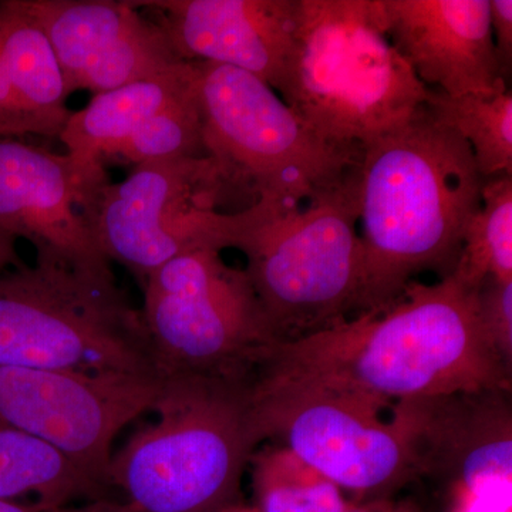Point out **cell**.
<instances>
[{"instance_id":"obj_1","label":"cell","mask_w":512,"mask_h":512,"mask_svg":"<svg viewBox=\"0 0 512 512\" xmlns=\"http://www.w3.org/2000/svg\"><path fill=\"white\" fill-rule=\"evenodd\" d=\"M258 375L306 380L390 407L454 393L511 390V369L481 325L477 289L453 275L434 284L412 281L383 311L279 343Z\"/></svg>"},{"instance_id":"obj_2","label":"cell","mask_w":512,"mask_h":512,"mask_svg":"<svg viewBox=\"0 0 512 512\" xmlns=\"http://www.w3.org/2000/svg\"><path fill=\"white\" fill-rule=\"evenodd\" d=\"M483 184L467 141L427 106L363 147L359 315L389 308L423 272L453 274Z\"/></svg>"},{"instance_id":"obj_3","label":"cell","mask_w":512,"mask_h":512,"mask_svg":"<svg viewBox=\"0 0 512 512\" xmlns=\"http://www.w3.org/2000/svg\"><path fill=\"white\" fill-rule=\"evenodd\" d=\"M153 412L111 457L109 485L130 512H222L261 443L252 382L167 376Z\"/></svg>"},{"instance_id":"obj_4","label":"cell","mask_w":512,"mask_h":512,"mask_svg":"<svg viewBox=\"0 0 512 512\" xmlns=\"http://www.w3.org/2000/svg\"><path fill=\"white\" fill-rule=\"evenodd\" d=\"M0 367L163 377L110 262L49 248L0 274Z\"/></svg>"},{"instance_id":"obj_5","label":"cell","mask_w":512,"mask_h":512,"mask_svg":"<svg viewBox=\"0 0 512 512\" xmlns=\"http://www.w3.org/2000/svg\"><path fill=\"white\" fill-rule=\"evenodd\" d=\"M429 92L390 42L380 0H299L281 97L320 137L363 148L406 123Z\"/></svg>"},{"instance_id":"obj_6","label":"cell","mask_w":512,"mask_h":512,"mask_svg":"<svg viewBox=\"0 0 512 512\" xmlns=\"http://www.w3.org/2000/svg\"><path fill=\"white\" fill-rule=\"evenodd\" d=\"M192 63L205 151L234 191L278 212L295 210L359 170L363 148L320 137L262 80L225 64Z\"/></svg>"},{"instance_id":"obj_7","label":"cell","mask_w":512,"mask_h":512,"mask_svg":"<svg viewBox=\"0 0 512 512\" xmlns=\"http://www.w3.org/2000/svg\"><path fill=\"white\" fill-rule=\"evenodd\" d=\"M360 167V165H359ZM359 170L295 210L265 202L235 248L281 343L338 325L357 311L363 279Z\"/></svg>"},{"instance_id":"obj_8","label":"cell","mask_w":512,"mask_h":512,"mask_svg":"<svg viewBox=\"0 0 512 512\" xmlns=\"http://www.w3.org/2000/svg\"><path fill=\"white\" fill-rule=\"evenodd\" d=\"M158 372L254 382L281 343L245 268L217 249L171 259L141 285Z\"/></svg>"},{"instance_id":"obj_9","label":"cell","mask_w":512,"mask_h":512,"mask_svg":"<svg viewBox=\"0 0 512 512\" xmlns=\"http://www.w3.org/2000/svg\"><path fill=\"white\" fill-rule=\"evenodd\" d=\"M231 192L227 174L208 154L136 165L101 192L94 225L101 252L143 285L177 256L235 248L259 205L221 211Z\"/></svg>"},{"instance_id":"obj_10","label":"cell","mask_w":512,"mask_h":512,"mask_svg":"<svg viewBox=\"0 0 512 512\" xmlns=\"http://www.w3.org/2000/svg\"><path fill=\"white\" fill-rule=\"evenodd\" d=\"M252 406L262 441L275 440L303 463L369 503L416 480L402 417L384 404L291 377L258 375Z\"/></svg>"},{"instance_id":"obj_11","label":"cell","mask_w":512,"mask_h":512,"mask_svg":"<svg viewBox=\"0 0 512 512\" xmlns=\"http://www.w3.org/2000/svg\"><path fill=\"white\" fill-rule=\"evenodd\" d=\"M164 377L0 367V420L45 441L103 490L117 434L156 406Z\"/></svg>"},{"instance_id":"obj_12","label":"cell","mask_w":512,"mask_h":512,"mask_svg":"<svg viewBox=\"0 0 512 512\" xmlns=\"http://www.w3.org/2000/svg\"><path fill=\"white\" fill-rule=\"evenodd\" d=\"M45 29L67 92H111L153 79L177 64L167 30L128 0H23Z\"/></svg>"},{"instance_id":"obj_13","label":"cell","mask_w":512,"mask_h":512,"mask_svg":"<svg viewBox=\"0 0 512 512\" xmlns=\"http://www.w3.org/2000/svg\"><path fill=\"white\" fill-rule=\"evenodd\" d=\"M110 183L103 164L0 138V227L35 249L110 262L94 229L101 192Z\"/></svg>"},{"instance_id":"obj_14","label":"cell","mask_w":512,"mask_h":512,"mask_svg":"<svg viewBox=\"0 0 512 512\" xmlns=\"http://www.w3.org/2000/svg\"><path fill=\"white\" fill-rule=\"evenodd\" d=\"M511 390H480L393 404L417 478L446 485L448 500L512 491Z\"/></svg>"},{"instance_id":"obj_15","label":"cell","mask_w":512,"mask_h":512,"mask_svg":"<svg viewBox=\"0 0 512 512\" xmlns=\"http://www.w3.org/2000/svg\"><path fill=\"white\" fill-rule=\"evenodd\" d=\"M178 55L225 64L255 76L281 96L295 56L299 0H146Z\"/></svg>"},{"instance_id":"obj_16","label":"cell","mask_w":512,"mask_h":512,"mask_svg":"<svg viewBox=\"0 0 512 512\" xmlns=\"http://www.w3.org/2000/svg\"><path fill=\"white\" fill-rule=\"evenodd\" d=\"M384 28L427 87L447 96L510 87L493 42L490 0H380Z\"/></svg>"},{"instance_id":"obj_17","label":"cell","mask_w":512,"mask_h":512,"mask_svg":"<svg viewBox=\"0 0 512 512\" xmlns=\"http://www.w3.org/2000/svg\"><path fill=\"white\" fill-rule=\"evenodd\" d=\"M194 63L183 62L160 76L96 94L64 124L60 141L67 154L106 167L114 151L175 101L194 92Z\"/></svg>"},{"instance_id":"obj_18","label":"cell","mask_w":512,"mask_h":512,"mask_svg":"<svg viewBox=\"0 0 512 512\" xmlns=\"http://www.w3.org/2000/svg\"><path fill=\"white\" fill-rule=\"evenodd\" d=\"M0 57L45 137L59 138L73 113L66 104L70 94L52 43L23 0L0 2Z\"/></svg>"},{"instance_id":"obj_19","label":"cell","mask_w":512,"mask_h":512,"mask_svg":"<svg viewBox=\"0 0 512 512\" xmlns=\"http://www.w3.org/2000/svg\"><path fill=\"white\" fill-rule=\"evenodd\" d=\"M101 491L45 441L0 420V500L36 495V508L56 510Z\"/></svg>"},{"instance_id":"obj_20","label":"cell","mask_w":512,"mask_h":512,"mask_svg":"<svg viewBox=\"0 0 512 512\" xmlns=\"http://www.w3.org/2000/svg\"><path fill=\"white\" fill-rule=\"evenodd\" d=\"M426 106L437 120L467 141L484 180L498 174L512 175L511 87L464 96H447L430 89Z\"/></svg>"},{"instance_id":"obj_21","label":"cell","mask_w":512,"mask_h":512,"mask_svg":"<svg viewBox=\"0 0 512 512\" xmlns=\"http://www.w3.org/2000/svg\"><path fill=\"white\" fill-rule=\"evenodd\" d=\"M454 278L470 289L487 279L512 281V175L485 178L481 205L468 222Z\"/></svg>"},{"instance_id":"obj_22","label":"cell","mask_w":512,"mask_h":512,"mask_svg":"<svg viewBox=\"0 0 512 512\" xmlns=\"http://www.w3.org/2000/svg\"><path fill=\"white\" fill-rule=\"evenodd\" d=\"M251 464L261 512H350L356 505L338 485L281 444L254 453Z\"/></svg>"},{"instance_id":"obj_23","label":"cell","mask_w":512,"mask_h":512,"mask_svg":"<svg viewBox=\"0 0 512 512\" xmlns=\"http://www.w3.org/2000/svg\"><path fill=\"white\" fill-rule=\"evenodd\" d=\"M478 315L491 346L512 366V281L487 279L477 289Z\"/></svg>"},{"instance_id":"obj_24","label":"cell","mask_w":512,"mask_h":512,"mask_svg":"<svg viewBox=\"0 0 512 512\" xmlns=\"http://www.w3.org/2000/svg\"><path fill=\"white\" fill-rule=\"evenodd\" d=\"M45 137V131L22 103L0 57V138Z\"/></svg>"},{"instance_id":"obj_25","label":"cell","mask_w":512,"mask_h":512,"mask_svg":"<svg viewBox=\"0 0 512 512\" xmlns=\"http://www.w3.org/2000/svg\"><path fill=\"white\" fill-rule=\"evenodd\" d=\"M490 23L495 55L505 79L510 80L512 67V2L490 0Z\"/></svg>"},{"instance_id":"obj_26","label":"cell","mask_w":512,"mask_h":512,"mask_svg":"<svg viewBox=\"0 0 512 512\" xmlns=\"http://www.w3.org/2000/svg\"><path fill=\"white\" fill-rule=\"evenodd\" d=\"M19 239L0 227V274L25 265L18 251Z\"/></svg>"},{"instance_id":"obj_27","label":"cell","mask_w":512,"mask_h":512,"mask_svg":"<svg viewBox=\"0 0 512 512\" xmlns=\"http://www.w3.org/2000/svg\"><path fill=\"white\" fill-rule=\"evenodd\" d=\"M43 512H130V510L124 504L96 503L83 508L63 507Z\"/></svg>"},{"instance_id":"obj_28","label":"cell","mask_w":512,"mask_h":512,"mask_svg":"<svg viewBox=\"0 0 512 512\" xmlns=\"http://www.w3.org/2000/svg\"><path fill=\"white\" fill-rule=\"evenodd\" d=\"M376 512H420L419 507L413 501H376Z\"/></svg>"},{"instance_id":"obj_29","label":"cell","mask_w":512,"mask_h":512,"mask_svg":"<svg viewBox=\"0 0 512 512\" xmlns=\"http://www.w3.org/2000/svg\"><path fill=\"white\" fill-rule=\"evenodd\" d=\"M0 512H43L36 508L35 505L33 507H28V505H22L15 503V501L10 500H0Z\"/></svg>"},{"instance_id":"obj_30","label":"cell","mask_w":512,"mask_h":512,"mask_svg":"<svg viewBox=\"0 0 512 512\" xmlns=\"http://www.w3.org/2000/svg\"><path fill=\"white\" fill-rule=\"evenodd\" d=\"M222 512H261L256 507H247V505L232 504L227 510Z\"/></svg>"},{"instance_id":"obj_31","label":"cell","mask_w":512,"mask_h":512,"mask_svg":"<svg viewBox=\"0 0 512 512\" xmlns=\"http://www.w3.org/2000/svg\"><path fill=\"white\" fill-rule=\"evenodd\" d=\"M350 512H376V501L375 503H367L366 505L356 504Z\"/></svg>"}]
</instances>
